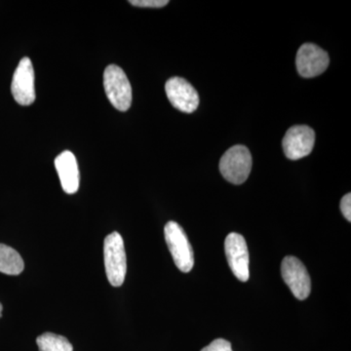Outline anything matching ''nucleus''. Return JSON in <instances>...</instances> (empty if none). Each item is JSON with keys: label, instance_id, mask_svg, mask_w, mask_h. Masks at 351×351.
<instances>
[{"label": "nucleus", "instance_id": "f3484780", "mask_svg": "<svg viewBox=\"0 0 351 351\" xmlns=\"http://www.w3.org/2000/svg\"><path fill=\"white\" fill-rule=\"evenodd\" d=\"M2 309H3V307H2V304H0V318H1L2 315Z\"/></svg>", "mask_w": 351, "mask_h": 351}, {"label": "nucleus", "instance_id": "39448f33", "mask_svg": "<svg viewBox=\"0 0 351 351\" xmlns=\"http://www.w3.org/2000/svg\"><path fill=\"white\" fill-rule=\"evenodd\" d=\"M284 282L287 284L291 292L298 300L304 301L311 291V277L306 267L299 258L288 256L284 258L281 265Z\"/></svg>", "mask_w": 351, "mask_h": 351}, {"label": "nucleus", "instance_id": "7ed1b4c3", "mask_svg": "<svg viewBox=\"0 0 351 351\" xmlns=\"http://www.w3.org/2000/svg\"><path fill=\"white\" fill-rule=\"evenodd\" d=\"M104 87L108 101L117 110L126 112L130 108L132 87L123 69L110 64L104 73Z\"/></svg>", "mask_w": 351, "mask_h": 351}, {"label": "nucleus", "instance_id": "9b49d317", "mask_svg": "<svg viewBox=\"0 0 351 351\" xmlns=\"http://www.w3.org/2000/svg\"><path fill=\"white\" fill-rule=\"evenodd\" d=\"M55 167L64 193H75L80 188V176L75 154L69 151L62 152L55 159Z\"/></svg>", "mask_w": 351, "mask_h": 351}, {"label": "nucleus", "instance_id": "1a4fd4ad", "mask_svg": "<svg viewBox=\"0 0 351 351\" xmlns=\"http://www.w3.org/2000/svg\"><path fill=\"white\" fill-rule=\"evenodd\" d=\"M11 92L21 106H31L36 101L34 69L29 58L21 60L14 73Z\"/></svg>", "mask_w": 351, "mask_h": 351}, {"label": "nucleus", "instance_id": "dca6fc26", "mask_svg": "<svg viewBox=\"0 0 351 351\" xmlns=\"http://www.w3.org/2000/svg\"><path fill=\"white\" fill-rule=\"evenodd\" d=\"M341 211L348 221H351V195L348 193L341 201Z\"/></svg>", "mask_w": 351, "mask_h": 351}, {"label": "nucleus", "instance_id": "6e6552de", "mask_svg": "<svg viewBox=\"0 0 351 351\" xmlns=\"http://www.w3.org/2000/svg\"><path fill=\"white\" fill-rule=\"evenodd\" d=\"M315 133L311 127L297 125L291 127L283 138V149L287 158L299 160L313 152Z\"/></svg>", "mask_w": 351, "mask_h": 351}, {"label": "nucleus", "instance_id": "2eb2a0df", "mask_svg": "<svg viewBox=\"0 0 351 351\" xmlns=\"http://www.w3.org/2000/svg\"><path fill=\"white\" fill-rule=\"evenodd\" d=\"M201 351H232V343L225 339H217Z\"/></svg>", "mask_w": 351, "mask_h": 351}, {"label": "nucleus", "instance_id": "f03ea898", "mask_svg": "<svg viewBox=\"0 0 351 351\" xmlns=\"http://www.w3.org/2000/svg\"><path fill=\"white\" fill-rule=\"evenodd\" d=\"M251 152L241 145H234L226 151L219 161V171L226 181L241 184L247 181L252 170Z\"/></svg>", "mask_w": 351, "mask_h": 351}, {"label": "nucleus", "instance_id": "423d86ee", "mask_svg": "<svg viewBox=\"0 0 351 351\" xmlns=\"http://www.w3.org/2000/svg\"><path fill=\"white\" fill-rule=\"evenodd\" d=\"M225 252L228 265L239 280L246 282L250 277L249 252L246 240L241 234L232 232L226 237Z\"/></svg>", "mask_w": 351, "mask_h": 351}, {"label": "nucleus", "instance_id": "4468645a", "mask_svg": "<svg viewBox=\"0 0 351 351\" xmlns=\"http://www.w3.org/2000/svg\"><path fill=\"white\" fill-rule=\"evenodd\" d=\"M129 3L136 7H144V8H161L167 5L169 1L167 0H130Z\"/></svg>", "mask_w": 351, "mask_h": 351}, {"label": "nucleus", "instance_id": "ddd939ff", "mask_svg": "<svg viewBox=\"0 0 351 351\" xmlns=\"http://www.w3.org/2000/svg\"><path fill=\"white\" fill-rule=\"evenodd\" d=\"M39 351H73V345L63 336L45 332L36 339Z\"/></svg>", "mask_w": 351, "mask_h": 351}, {"label": "nucleus", "instance_id": "9d476101", "mask_svg": "<svg viewBox=\"0 0 351 351\" xmlns=\"http://www.w3.org/2000/svg\"><path fill=\"white\" fill-rule=\"evenodd\" d=\"M166 95L173 107L184 113H191L199 106V95L195 88L182 77H172L166 82Z\"/></svg>", "mask_w": 351, "mask_h": 351}, {"label": "nucleus", "instance_id": "f8f14e48", "mask_svg": "<svg viewBox=\"0 0 351 351\" xmlns=\"http://www.w3.org/2000/svg\"><path fill=\"white\" fill-rule=\"evenodd\" d=\"M25 263L17 251L5 244H0V272L8 276H19Z\"/></svg>", "mask_w": 351, "mask_h": 351}, {"label": "nucleus", "instance_id": "20e7f679", "mask_svg": "<svg viewBox=\"0 0 351 351\" xmlns=\"http://www.w3.org/2000/svg\"><path fill=\"white\" fill-rule=\"evenodd\" d=\"M164 234L175 265L182 272L188 274L193 269L195 258L186 232L179 223L171 221L166 223Z\"/></svg>", "mask_w": 351, "mask_h": 351}, {"label": "nucleus", "instance_id": "0eeeda50", "mask_svg": "<svg viewBox=\"0 0 351 351\" xmlns=\"http://www.w3.org/2000/svg\"><path fill=\"white\" fill-rule=\"evenodd\" d=\"M329 55L313 43L301 46L295 58V66L302 77L311 78L322 75L329 66Z\"/></svg>", "mask_w": 351, "mask_h": 351}, {"label": "nucleus", "instance_id": "f257e3e1", "mask_svg": "<svg viewBox=\"0 0 351 351\" xmlns=\"http://www.w3.org/2000/svg\"><path fill=\"white\" fill-rule=\"evenodd\" d=\"M106 274L113 287H120L125 280L127 260L123 239L119 232L108 235L104 243Z\"/></svg>", "mask_w": 351, "mask_h": 351}]
</instances>
